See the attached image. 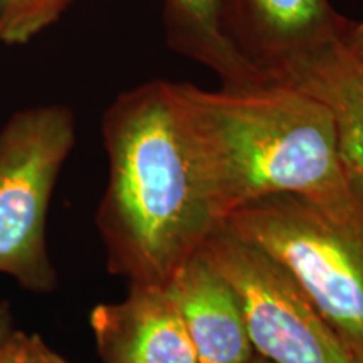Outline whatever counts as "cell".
<instances>
[{"label":"cell","mask_w":363,"mask_h":363,"mask_svg":"<svg viewBox=\"0 0 363 363\" xmlns=\"http://www.w3.org/2000/svg\"><path fill=\"white\" fill-rule=\"evenodd\" d=\"M12 330V315L9 311V306L6 303H0V343L6 340Z\"/></svg>","instance_id":"obj_14"},{"label":"cell","mask_w":363,"mask_h":363,"mask_svg":"<svg viewBox=\"0 0 363 363\" xmlns=\"http://www.w3.org/2000/svg\"><path fill=\"white\" fill-rule=\"evenodd\" d=\"M163 22L170 48L214 71L227 88L271 84L230 43L222 0H163Z\"/></svg>","instance_id":"obj_10"},{"label":"cell","mask_w":363,"mask_h":363,"mask_svg":"<svg viewBox=\"0 0 363 363\" xmlns=\"http://www.w3.org/2000/svg\"><path fill=\"white\" fill-rule=\"evenodd\" d=\"M343 44L355 52L357 56L363 57V22H352L348 24L347 33H345Z\"/></svg>","instance_id":"obj_13"},{"label":"cell","mask_w":363,"mask_h":363,"mask_svg":"<svg viewBox=\"0 0 363 363\" xmlns=\"http://www.w3.org/2000/svg\"><path fill=\"white\" fill-rule=\"evenodd\" d=\"M288 84L325 104L333 120L340 157L363 184V57L342 40L318 54Z\"/></svg>","instance_id":"obj_9"},{"label":"cell","mask_w":363,"mask_h":363,"mask_svg":"<svg viewBox=\"0 0 363 363\" xmlns=\"http://www.w3.org/2000/svg\"><path fill=\"white\" fill-rule=\"evenodd\" d=\"M108 184L96 212L108 267L130 284H165L219 227L177 110L174 83L121 93L103 116Z\"/></svg>","instance_id":"obj_2"},{"label":"cell","mask_w":363,"mask_h":363,"mask_svg":"<svg viewBox=\"0 0 363 363\" xmlns=\"http://www.w3.org/2000/svg\"><path fill=\"white\" fill-rule=\"evenodd\" d=\"M199 252L234 288L257 355L271 363H362L267 254L224 225Z\"/></svg>","instance_id":"obj_5"},{"label":"cell","mask_w":363,"mask_h":363,"mask_svg":"<svg viewBox=\"0 0 363 363\" xmlns=\"http://www.w3.org/2000/svg\"><path fill=\"white\" fill-rule=\"evenodd\" d=\"M0 363H69L39 335L12 330L0 343Z\"/></svg>","instance_id":"obj_12"},{"label":"cell","mask_w":363,"mask_h":363,"mask_svg":"<svg viewBox=\"0 0 363 363\" xmlns=\"http://www.w3.org/2000/svg\"><path fill=\"white\" fill-rule=\"evenodd\" d=\"M174 94L217 224L288 194L363 235V184L345 167L330 111L315 96L291 84L208 91L174 83Z\"/></svg>","instance_id":"obj_1"},{"label":"cell","mask_w":363,"mask_h":363,"mask_svg":"<svg viewBox=\"0 0 363 363\" xmlns=\"http://www.w3.org/2000/svg\"><path fill=\"white\" fill-rule=\"evenodd\" d=\"M179 311L199 363H249L256 355L234 288L201 252L163 284Z\"/></svg>","instance_id":"obj_8"},{"label":"cell","mask_w":363,"mask_h":363,"mask_svg":"<svg viewBox=\"0 0 363 363\" xmlns=\"http://www.w3.org/2000/svg\"><path fill=\"white\" fill-rule=\"evenodd\" d=\"M222 11L235 51L271 84H288L350 24L330 0H222Z\"/></svg>","instance_id":"obj_6"},{"label":"cell","mask_w":363,"mask_h":363,"mask_svg":"<svg viewBox=\"0 0 363 363\" xmlns=\"http://www.w3.org/2000/svg\"><path fill=\"white\" fill-rule=\"evenodd\" d=\"M74 140V115L62 104L17 111L0 130V274L27 291L56 288L45 224Z\"/></svg>","instance_id":"obj_4"},{"label":"cell","mask_w":363,"mask_h":363,"mask_svg":"<svg viewBox=\"0 0 363 363\" xmlns=\"http://www.w3.org/2000/svg\"><path fill=\"white\" fill-rule=\"evenodd\" d=\"M249 363H271V362H267L266 358H262L261 355H257V353H256V355H254V358Z\"/></svg>","instance_id":"obj_15"},{"label":"cell","mask_w":363,"mask_h":363,"mask_svg":"<svg viewBox=\"0 0 363 363\" xmlns=\"http://www.w3.org/2000/svg\"><path fill=\"white\" fill-rule=\"evenodd\" d=\"M89 323L106 363H199L163 284H130L123 301L98 305Z\"/></svg>","instance_id":"obj_7"},{"label":"cell","mask_w":363,"mask_h":363,"mask_svg":"<svg viewBox=\"0 0 363 363\" xmlns=\"http://www.w3.org/2000/svg\"><path fill=\"white\" fill-rule=\"evenodd\" d=\"M76 0H0V43L27 44L54 24Z\"/></svg>","instance_id":"obj_11"},{"label":"cell","mask_w":363,"mask_h":363,"mask_svg":"<svg viewBox=\"0 0 363 363\" xmlns=\"http://www.w3.org/2000/svg\"><path fill=\"white\" fill-rule=\"evenodd\" d=\"M222 225L278 262L363 363V235L288 194L247 203Z\"/></svg>","instance_id":"obj_3"}]
</instances>
